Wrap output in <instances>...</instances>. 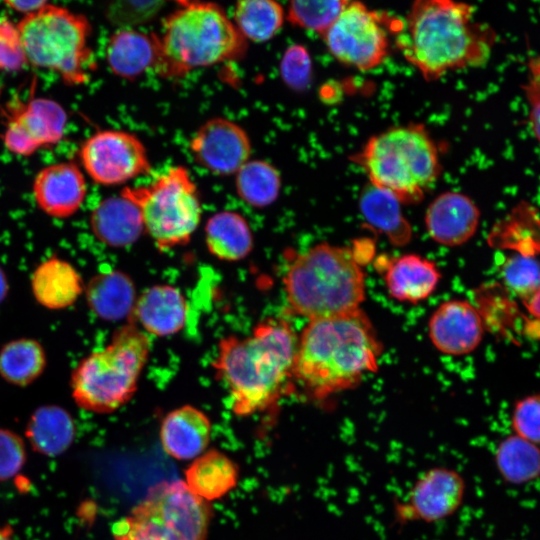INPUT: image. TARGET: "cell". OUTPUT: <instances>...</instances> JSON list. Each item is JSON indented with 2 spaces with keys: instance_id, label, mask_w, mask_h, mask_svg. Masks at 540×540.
I'll list each match as a JSON object with an SVG mask.
<instances>
[{
  "instance_id": "44dd1931",
  "label": "cell",
  "mask_w": 540,
  "mask_h": 540,
  "mask_svg": "<svg viewBox=\"0 0 540 540\" xmlns=\"http://www.w3.org/2000/svg\"><path fill=\"white\" fill-rule=\"evenodd\" d=\"M30 287L36 302L49 310L66 309L84 294L85 284L69 261L53 255L33 270Z\"/></svg>"
},
{
  "instance_id": "cb8c5ba5",
  "label": "cell",
  "mask_w": 540,
  "mask_h": 540,
  "mask_svg": "<svg viewBox=\"0 0 540 540\" xmlns=\"http://www.w3.org/2000/svg\"><path fill=\"white\" fill-rule=\"evenodd\" d=\"M84 295L89 309L105 321L129 318L137 294L131 278L118 270L95 274L85 285Z\"/></svg>"
},
{
  "instance_id": "e0dca14e",
  "label": "cell",
  "mask_w": 540,
  "mask_h": 540,
  "mask_svg": "<svg viewBox=\"0 0 540 540\" xmlns=\"http://www.w3.org/2000/svg\"><path fill=\"white\" fill-rule=\"evenodd\" d=\"M87 192L83 173L74 163H58L43 168L33 182L37 206L48 216L64 219L82 206Z\"/></svg>"
},
{
  "instance_id": "4fadbf2b",
  "label": "cell",
  "mask_w": 540,
  "mask_h": 540,
  "mask_svg": "<svg viewBox=\"0 0 540 540\" xmlns=\"http://www.w3.org/2000/svg\"><path fill=\"white\" fill-rule=\"evenodd\" d=\"M189 150L203 169L214 175L230 176L250 160L252 143L238 123L225 117H213L193 133Z\"/></svg>"
},
{
  "instance_id": "484cf974",
  "label": "cell",
  "mask_w": 540,
  "mask_h": 540,
  "mask_svg": "<svg viewBox=\"0 0 540 540\" xmlns=\"http://www.w3.org/2000/svg\"><path fill=\"white\" fill-rule=\"evenodd\" d=\"M238 479L237 464L224 453L211 449L194 459L185 471L183 482L192 494L209 502L227 495Z\"/></svg>"
},
{
  "instance_id": "7a4b0ae2",
  "label": "cell",
  "mask_w": 540,
  "mask_h": 540,
  "mask_svg": "<svg viewBox=\"0 0 540 540\" xmlns=\"http://www.w3.org/2000/svg\"><path fill=\"white\" fill-rule=\"evenodd\" d=\"M298 338L276 319L257 324L245 337L227 336L217 349L213 369L238 416L264 411L293 376Z\"/></svg>"
},
{
  "instance_id": "9a60e30c",
  "label": "cell",
  "mask_w": 540,
  "mask_h": 540,
  "mask_svg": "<svg viewBox=\"0 0 540 540\" xmlns=\"http://www.w3.org/2000/svg\"><path fill=\"white\" fill-rule=\"evenodd\" d=\"M66 122L67 115L60 104L46 98L33 99L8 122L4 144L16 155H31L39 148L58 143Z\"/></svg>"
},
{
  "instance_id": "6da1fadb",
  "label": "cell",
  "mask_w": 540,
  "mask_h": 540,
  "mask_svg": "<svg viewBox=\"0 0 540 540\" xmlns=\"http://www.w3.org/2000/svg\"><path fill=\"white\" fill-rule=\"evenodd\" d=\"M495 42L496 32L475 18L472 5L451 0L414 2L395 38L404 58L429 81L485 65Z\"/></svg>"
},
{
  "instance_id": "ba28073f",
  "label": "cell",
  "mask_w": 540,
  "mask_h": 540,
  "mask_svg": "<svg viewBox=\"0 0 540 540\" xmlns=\"http://www.w3.org/2000/svg\"><path fill=\"white\" fill-rule=\"evenodd\" d=\"M17 28L27 62L57 72L69 85L88 80L93 53L91 26L85 16L47 4L24 16Z\"/></svg>"
},
{
  "instance_id": "74e56055",
  "label": "cell",
  "mask_w": 540,
  "mask_h": 540,
  "mask_svg": "<svg viewBox=\"0 0 540 540\" xmlns=\"http://www.w3.org/2000/svg\"><path fill=\"white\" fill-rule=\"evenodd\" d=\"M23 439L13 431L0 428V481L13 478L26 462Z\"/></svg>"
},
{
  "instance_id": "7402d4cb",
  "label": "cell",
  "mask_w": 540,
  "mask_h": 540,
  "mask_svg": "<svg viewBox=\"0 0 540 540\" xmlns=\"http://www.w3.org/2000/svg\"><path fill=\"white\" fill-rule=\"evenodd\" d=\"M106 60L115 75L134 80L156 69L159 60L158 36L133 27H122L111 35L107 43Z\"/></svg>"
},
{
  "instance_id": "8fae6325",
  "label": "cell",
  "mask_w": 540,
  "mask_h": 540,
  "mask_svg": "<svg viewBox=\"0 0 540 540\" xmlns=\"http://www.w3.org/2000/svg\"><path fill=\"white\" fill-rule=\"evenodd\" d=\"M322 37L336 60L361 71L378 67L389 52L381 16L360 2L348 1Z\"/></svg>"
},
{
  "instance_id": "8992f818",
  "label": "cell",
  "mask_w": 540,
  "mask_h": 540,
  "mask_svg": "<svg viewBox=\"0 0 540 540\" xmlns=\"http://www.w3.org/2000/svg\"><path fill=\"white\" fill-rule=\"evenodd\" d=\"M151 350L148 334L130 322L102 349L91 352L73 369L71 395L88 412L111 413L134 395Z\"/></svg>"
},
{
  "instance_id": "d6986e66",
  "label": "cell",
  "mask_w": 540,
  "mask_h": 540,
  "mask_svg": "<svg viewBox=\"0 0 540 540\" xmlns=\"http://www.w3.org/2000/svg\"><path fill=\"white\" fill-rule=\"evenodd\" d=\"M187 317V303L182 292L171 285H155L137 296L130 322L148 335L170 336L179 332Z\"/></svg>"
},
{
  "instance_id": "ffe728a7",
  "label": "cell",
  "mask_w": 540,
  "mask_h": 540,
  "mask_svg": "<svg viewBox=\"0 0 540 540\" xmlns=\"http://www.w3.org/2000/svg\"><path fill=\"white\" fill-rule=\"evenodd\" d=\"M211 430V421L202 410L184 405L162 420L160 442L166 454L175 459H195L205 452Z\"/></svg>"
},
{
  "instance_id": "1f68e13d",
  "label": "cell",
  "mask_w": 540,
  "mask_h": 540,
  "mask_svg": "<svg viewBox=\"0 0 540 540\" xmlns=\"http://www.w3.org/2000/svg\"><path fill=\"white\" fill-rule=\"evenodd\" d=\"M234 176L238 197L251 207H268L280 194L281 175L278 169L266 160L250 159Z\"/></svg>"
},
{
  "instance_id": "f6af8a7d",
  "label": "cell",
  "mask_w": 540,
  "mask_h": 540,
  "mask_svg": "<svg viewBox=\"0 0 540 540\" xmlns=\"http://www.w3.org/2000/svg\"><path fill=\"white\" fill-rule=\"evenodd\" d=\"M0 540H18L14 536L12 527L8 524L0 525Z\"/></svg>"
},
{
  "instance_id": "2e32d148",
  "label": "cell",
  "mask_w": 540,
  "mask_h": 540,
  "mask_svg": "<svg viewBox=\"0 0 540 540\" xmlns=\"http://www.w3.org/2000/svg\"><path fill=\"white\" fill-rule=\"evenodd\" d=\"M483 322L477 309L465 300H449L434 311L429 320L433 345L448 355L474 351L483 338Z\"/></svg>"
},
{
  "instance_id": "d590c367",
  "label": "cell",
  "mask_w": 540,
  "mask_h": 540,
  "mask_svg": "<svg viewBox=\"0 0 540 540\" xmlns=\"http://www.w3.org/2000/svg\"><path fill=\"white\" fill-rule=\"evenodd\" d=\"M280 76L291 89L303 91L312 78V59L308 50L299 44L289 46L279 64Z\"/></svg>"
},
{
  "instance_id": "3957f363",
  "label": "cell",
  "mask_w": 540,
  "mask_h": 540,
  "mask_svg": "<svg viewBox=\"0 0 540 540\" xmlns=\"http://www.w3.org/2000/svg\"><path fill=\"white\" fill-rule=\"evenodd\" d=\"M380 343L360 310L310 320L298 338L293 376L315 398L349 389L377 369Z\"/></svg>"
},
{
  "instance_id": "52a82bcc",
  "label": "cell",
  "mask_w": 540,
  "mask_h": 540,
  "mask_svg": "<svg viewBox=\"0 0 540 540\" xmlns=\"http://www.w3.org/2000/svg\"><path fill=\"white\" fill-rule=\"evenodd\" d=\"M370 184L401 203H417L437 181L438 150L422 125L389 128L372 136L355 156Z\"/></svg>"
},
{
  "instance_id": "8d00e7d4",
  "label": "cell",
  "mask_w": 540,
  "mask_h": 540,
  "mask_svg": "<svg viewBox=\"0 0 540 540\" xmlns=\"http://www.w3.org/2000/svg\"><path fill=\"white\" fill-rule=\"evenodd\" d=\"M512 428L515 435L540 445V394L525 397L516 403Z\"/></svg>"
},
{
  "instance_id": "9c48e42d",
  "label": "cell",
  "mask_w": 540,
  "mask_h": 540,
  "mask_svg": "<svg viewBox=\"0 0 540 540\" xmlns=\"http://www.w3.org/2000/svg\"><path fill=\"white\" fill-rule=\"evenodd\" d=\"M120 194L137 206L144 232L161 251L186 244L201 222L199 191L184 166H170L148 184L125 186Z\"/></svg>"
},
{
  "instance_id": "4316f807",
  "label": "cell",
  "mask_w": 540,
  "mask_h": 540,
  "mask_svg": "<svg viewBox=\"0 0 540 540\" xmlns=\"http://www.w3.org/2000/svg\"><path fill=\"white\" fill-rule=\"evenodd\" d=\"M25 435L34 451L55 457L71 446L75 437V423L66 409L44 405L31 414Z\"/></svg>"
},
{
  "instance_id": "b9f144b4",
  "label": "cell",
  "mask_w": 540,
  "mask_h": 540,
  "mask_svg": "<svg viewBox=\"0 0 540 540\" xmlns=\"http://www.w3.org/2000/svg\"><path fill=\"white\" fill-rule=\"evenodd\" d=\"M5 4L27 16L41 10L48 3L46 1H6Z\"/></svg>"
},
{
  "instance_id": "7bdbcfd3",
  "label": "cell",
  "mask_w": 540,
  "mask_h": 540,
  "mask_svg": "<svg viewBox=\"0 0 540 540\" xmlns=\"http://www.w3.org/2000/svg\"><path fill=\"white\" fill-rule=\"evenodd\" d=\"M525 305L532 316L540 319V288Z\"/></svg>"
},
{
  "instance_id": "603a6c76",
  "label": "cell",
  "mask_w": 540,
  "mask_h": 540,
  "mask_svg": "<svg viewBox=\"0 0 540 540\" xmlns=\"http://www.w3.org/2000/svg\"><path fill=\"white\" fill-rule=\"evenodd\" d=\"M90 227L100 242L113 248L131 245L144 232L139 209L121 194L105 198L95 206Z\"/></svg>"
},
{
  "instance_id": "f1b7e54d",
  "label": "cell",
  "mask_w": 540,
  "mask_h": 540,
  "mask_svg": "<svg viewBox=\"0 0 540 540\" xmlns=\"http://www.w3.org/2000/svg\"><path fill=\"white\" fill-rule=\"evenodd\" d=\"M400 205L396 197L371 184L362 191L359 199L360 212L366 222L395 245H405L412 236L411 226Z\"/></svg>"
},
{
  "instance_id": "7c38bea8",
  "label": "cell",
  "mask_w": 540,
  "mask_h": 540,
  "mask_svg": "<svg viewBox=\"0 0 540 540\" xmlns=\"http://www.w3.org/2000/svg\"><path fill=\"white\" fill-rule=\"evenodd\" d=\"M80 157L88 176L103 186L122 185L151 171L144 143L124 130L94 133L82 144Z\"/></svg>"
},
{
  "instance_id": "e575fe53",
  "label": "cell",
  "mask_w": 540,
  "mask_h": 540,
  "mask_svg": "<svg viewBox=\"0 0 540 540\" xmlns=\"http://www.w3.org/2000/svg\"><path fill=\"white\" fill-rule=\"evenodd\" d=\"M504 284L526 304L540 288V262L519 253L506 259L501 270Z\"/></svg>"
},
{
  "instance_id": "5b68a950",
  "label": "cell",
  "mask_w": 540,
  "mask_h": 540,
  "mask_svg": "<svg viewBox=\"0 0 540 540\" xmlns=\"http://www.w3.org/2000/svg\"><path fill=\"white\" fill-rule=\"evenodd\" d=\"M284 290L290 307L309 320L353 312L365 298V279L354 253L321 243L289 265Z\"/></svg>"
},
{
  "instance_id": "277c9868",
  "label": "cell",
  "mask_w": 540,
  "mask_h": 540,
  "mask_svg": "<svg viewBox=\"0 0 540 540\" xmlns=\"http://www.w3.org/2000/svg\"><path fill=\"white\" fill-rule=\"evenodd\" d=\"M164 19L155 71L181 79L199 68L235 61L245 55L247 41L225 9L213 2L181 1Z\"/></svg>"
},
{
  "instance_id": "836d02e7",
  "label": "cell",
  "mask_w": 540,
  "mask_h": 540,
  "mask_svg": "<svg viewBox=\"0 0 540 540\" xmlns=\"http://www.w3.org/2000/svg\"><path fill=\"white\" fill-rule=\"evenodd\" d=\"M348 1H291L286 19L296 27L323 35L337 19Z\"/></svg>"
},
{
  "instance_id": "d4e9b609",
  "label": "cell",
  "mask_w": 540,
  "mask_h": 540,
  "mask_svg": "<svg viewBox=\"0 0 540 540\" xmlns=\"http://www.w3.org/2000/svg\"><path fill=\"white\" fill-rule=\"evenodd\" d=\"M440 273L436 265L419 255L406 254L391 261L385 271L389 294L403 302L417 303L436 289Z\"/></svg>"
},
{
  "instance_id": "f35d334b",
  "label": "cell",
  "mask_w": 540,
  "mask_h": 540,
  "mask_svg": "<svg viewBox=\"0 0 540 540\" xmlns=\"http://www.w3.org/2000/svg\"><path fill=\"white\" fill-rule=\"evenodd\" d=\"M528 104V121L533 137L540 143V55L527 63L526 81L521 85Z\"/></svg>"
},
{
  "instance_id": "60d3db41",
  "label": "cell",
  "mask_w": 540,
  "mask_h": 540,
  "mask_svg": "<svg viewBox=\"0 0 540 540\" xmlns=\"http://www.w3.org/2000/svg\"><path fill=\"white\" fill-rule=\"evenodd\" d=\"M124 6L118 8L121 22L127 23L126 27L132 28L133 25L143 23L156 15L161 9L162 2L159 1H128ZM124 28V27H123Z\"/></svg>"
},
{
  "instance_id": "f546056e",
  "label": "cell",
  "mask_w": 540,
  "mask_h": 540,
  "mask_svg": "<svg viewBox=\"0 0 540 540\" xmlns=\"http://www.w3.org/2000/svg\"><path fill=\"white\" fill-rule=\"evenodd\" d=\"M46 365V351L34 338L13 339L0 348V377L11 385H31L43 374Z\"/></svg>"
},
{
  "instance_id": "5bb4252c",
  "label": "cell",
  "mask_w": 540,
  "mask_h": 540,
  "mask_svg": "<svg viewBox=\"0 0 540 540\" xmlns=\"http://www.w3.org/2000/svg\"><path fill=\"white\" fill-rule=\"evenodd\" d=\"M465 494L463 477L447 467L422 473L400 504L402 520L434 523L447 519L461 506Z\"/></svg>"
},
{
  "instance_id": "30bf717a",
  "label": "cell",
  "mask_w": 540,
  "mask_h": 540,
  "mask_svg": "<svg viewBox=\"0 0 540 540\" xmlns=\"http://www.w3.org/2000/svg\"><path fill=\"white\" fill-rule=\"evenodd\" d=\"M212 517L208 502L183 481L161 482L111 528L114 540H206Z\"/></svg>"
},
{
  "instance_id": "ee69618b",
  "label": "cell",
  "mask_w": 540,
  "mask_h": 540,
  "mask_svg": "<svg viewBox=\"0 0 540 540\" xmlns=\"http://www.w3.org/2000/svg\"><path fill=\"white\" fill-rule=\"evenodd\" d=\"M9 292V281L5 271L0 266V304L5 300Z\"/></svg>"
},
{
  "instance_id": "4dcf8cb0",
  "label": "cell",
  "mask_w": 540,
  "mask_h": 540,
  "mask_svg": "<svg viewBox=\"0 0 540 540\" xmlns=\"http://www.w3.org/2000/svg\"><path fill=\"white\" fill-rule=\"evenodd\" d=\"M231 18L247 42L264 43L279 33L286 11L273 0H244L235 4Z\"/></svg>"
},
{
  "instance_id": "83f0119b",
  "label": "cell",
  "mask_w": 540,
  "mask_h": 540,
  "mask_svg": "<svg viewBox=\"0 0 540 540\" xmlns=\"http://www.w3.org/2000/svg\"><path fill=\"white\" fill-rule=\"evenodd\" d=\"M208 251L224 261H239L253 248V235L247 220L236 211L224 210L213 214L204 227Z\"/></svg>"
},
{
  "instance_id": "d6a6232c",
  "label": "cell",
  "mask_w": 540,
  "mask_h": 540,
  "mask_svg": "<svg viewBox=\"0 0 540 540\" xmlns=\"http://www.w3.org/2000/svg\"><path fill=\"white\" fill-rule=\"evenodd\" d=\"M496 466L502 477L514 484H522L540 476V448L513 435L497 447Z\"/></svg>"
},
{
  "instance_id": "ab89813d",
  "label": "cell",
  "mask_w": 540,
  "mask_h": 540,
  "mask_svg": "<svg viewBox=\"0 0 540 540\" xmlns=\"http://www.w3.org/2000/svg\"><path fill=\"white\" fill-rule=\"evenodd\" d=\"M27 62L17 25L0 21V69L18 70Z\"/></svg>"
},
{
  "instance_id": "ac0fdd59",
  "label": "cell",
  "mask_w": 540,
  "mask_h": 540,
  "mask_svg": "<svg viewBox=\"0 0 540 540\" xmlns=\"http://www.w3.org/2000/svg\"><path fill=\"white\" fill-rule=\"evenodd\" d=\"M480 211L467 195L446 191L427 207L425 225L430 237L445 246H459L477 231Z\"/></svg>"
}]
</instances>
